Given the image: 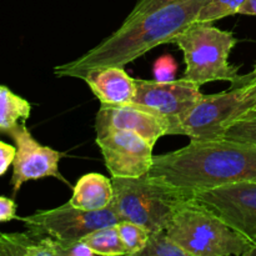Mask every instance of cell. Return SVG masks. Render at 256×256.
Returning <instances> with one entry per match:
<instances>
[{
    "instance_id": "8fae6325",
    "label": "cell",
    "mask_w": 256,
    "mask_h": 256,
    "mask_svg": "<svg viewBox=\"0 0 256 256\" xmlns=\"http://www.w3.org/2000/svg\"><path fill=\"white\" fill-rule=\"evenodd\" d=\"M16 146L12 162V194L16 195L22 185L29 180H39L44 178H55L68 184L59 170V162L64 152H56L49 146L42 145L34 139L25 124L20 125L9 135Z\"/></svg>"
},
{
    "instance_id": "d6986e66",
    "label": "cell",
    "mask_w": 256,
    "mask_h": 256,
    "mask_svg": "<svg viewBox=\"0 0 256 256\" xmlns=\"http://www.w3.org/2000/svg\"><path fill=\"white\" fill-rule=\"evenodd\" d=\"M222 138L256 145V109L232 122L224 130Z\"/></svg>"
},
{
    "instance_id": "4316f807",
    "label": "cell",
    "mask_w": 256,
    "mask_h": 256,
    "mask_svg": "<svg viewBox=\"0 0 256 256\" xmlns=\"http://www.w3.org/2000/svg\"><path fill=\"white\" fill-rule=\"evenodd\" d=\"M238 14L256 16V0H245Z\"/></svg>"
},
{
    "instance_id": "603a6c76",
    "label": "cell",
    "mask_w": 256,
    "mask_h": 256,
    "mask_svg": "<svg viewBox=\"0 0 256 256\" xmlns=\"http://www.w3.org/2000/svg\"><path fill=\"white\" fill-rule=\"evenodd\" d=\"M178 64L172 55H162L159 59L155 60L152 72H154L155 80L158 82H170L175 79Z\"/></svg>"
},
{
    "instance_id": "5bb4252c",
    "label": "cell",
    "mask_w": 256,
    "mask_h": 256,
    "mask_svg": "<svg viewBox=\"0 0 256 256\" xmlns=\"http://www.w3.org/2000/svg\"><path fill=\"white\" fill-rule=\"evenodd\" d=\"M114 198V186L109 178L89 172L80 178L72 188L69 200L72 206L85 212H96L109 206Z\"/></svg>"
},
{
    "instance_id": "d4e9b609",
    "label": "cell",
    "mask_w": 256,
    "mask_h": 256,
    "mask_svg": "<svg viewBox=\"0 0 256 256\" xmlns=\"http://www.w3.org/2000/svg\"><path fill=\"white\" fill-rule=\"evenodd\" d=\"M15 154H16V146L0 142V176L8 172L10 165H12Z\"/></svg>"
},
{
    "instance_id": "f1b7e54d",
    "label": "cell",
    "mask_w": 256,
    "mask_h": 256,
    "mask_svg": "<svg viewBox=\"0 0 256 256\" xmlns=\"http://www.w3.org/2000/svg\"><path fill=\"white\" fill-rule=\"evenodd\" d=\"M245 76H246V79H256V64H255V66H254V70H252V72H250V74L245 75Z\"/></svg>"
},
{
    "instance_id": "2e32d148",
    "label": "cell",
    "mask_w": 256,
    "mask_h": 256,
    "mask_svg": "<svg viewBox=\"0 0 256 256\" xmlns=\"http://www.w3.org/2000/svg\"><path fill=\"white\" fill-rule=\"evenodd\" d=\"M30 112L32 105L28 100L0 85V132L10 135L20 125L25 124Z\"/></svg>"
},
{
    "instance_id": "44dd1931",
    "label": "cell",
    "mask_w": 256,
    "mask_h": 256,
    "mask_svg": "<svg viewBox=\"0 0 256 256\" xmlns=\"http://www.w3.org/2000/svg\"><path fill=\"white\" fill-rule=\"evenodd\" d=\"M245 0H209L199 12L196 22H214L236 15Z\"/></svg>"
},
{
    "instance_id": "5b68a950",
    "label": "cell",
    "mask_w": 256,
    "mask_h": 256,
    "mask_svg": "<svg viewBox=\"0 0 256 256\" xmlns=\"http://www.w3.org/2000/svg\"><path fill=\"white\" fill-rule=\"evenodd\" d=\"M114 198L112 205L120 220L132 222L149 232L165 230L182 200L188 199L172 188L139 178H112Z\"/></svg>"
},
{
    "instance_id": "6da1fadb",
    "label": "cell",
    "mask_w": 256,
    "mask_h": 256,
    "mask_svg": "<svg viewBox=\"0 0 256 256\" xmlns=\"http://www.w3.org/2000/svg\"><path fill=\"white\" fill-rule=\"evenodd\" d=\"M152 180L184 196L240 182L256 180V145L228 139L194 140L182 149L154 156Z\"/></svg>"
},
{
    "instance_id": "30bf717a",
    "label": "cell",
    "mask_w": 256,
    "mask_h": 256,
    "mask_svg": "<svg viewBox=\"0 0 256 256\" xmlns=\"http://www.w3.org/2000/svg\"><path fill=\"white\" fill-rule=\"evenodd\" d=\"M135 80L136 94L132 102L168 118L172 122V128L204 96L199 85L185 78L170 82Z\"/></svg>"
},
{
    "instance_id": "3957f363",
    "label": "cell",
    "mask_w": 256,
    "mask_h": 256,
    "mask_svg": "<svg viewBox=\"0 0 256 256\" xmlns=\"http://www.w3.org/2000/svg\"><path fill=\"white\" fill-rule=\"evenodd\" d=\"M189 256H248L252 242L192 198L182 200L166 228Z\"/></svg>"
},
{
    "instance_id": "9c48e42d",
    "label": "cell",
    "mask_w": 256,
    "mask_h": 256,
    "mask_svg": "<svg viewBox=\"0 0 256 256\" xmlns=\"http://www.w3.org/2000/svg\"><path fill=\"white\" fill-rule=\"evenodd\" d=\"M252 242L256 239V180L240 182L192 195Z\"/></svg>"
},
{
    "instance_id": "ac0fdd59",
    "label": "cell",
    "mask_w": 256,
    "mask_h": 256,
    "mask_svg": "<svg viewBox=\"0 0 256 256\" xmlns=\"http://www.w3.org/2000/svg\"><path fill=\"white\" fill-rule=\"evenodd\" d=\"M138 256H189L168 234L166 229L150 232L144 249Z\"/></svg>"
},
{
    "instance_id": "ba28073f",
    "label": "cell",
    "mask_w": 256,
    "mask_h": 256,
    "mask_svg": "<svg viewBox=\"0 0 256 256\" xmlns=\"http://www.w3.org/2000/svg\"><path fill=\"white\" fill-rule=\"evenodd\" d=\"M96 144L112 178H139L152 169L154 144L136 132L105 130L96 134Z\"/></svg>"
},
{
    "instance_id": "ffe728a7",
    "label": "cell",
    "mask_w": 256,
    "mask_h": 256,
    "mask_svg": "<svg viewBox=\"0 0 256 256\" xmlns=\"http://www.w3.org/2000/svg\"><path fill=\"white\" fill-rule=\"evenodd\" d=\"M116 225L125 249H126V255L139 254L146 245L150 232L145 228L135 222H125V220L118 222Z\"/></svg>"
},
{
    "instance_id": "e0dca14e",
    "label": "cell",
    "mask_w": 256,
    "mask_h": 256,
    "mask_svg": "<svg viewBox=\"0 0 256 256\" xmlns=\"http://www.w3.org/2000/svg\"><path fill=\"white\" fill-rule=\"evenodd\" d=\"M82 240L96 255H126V249H125L116 224L94 230V232H89L86 236L82 238Z\"/></svg>"
},
{
    "instance_id": "8992f818",
    "label": "cell",
    "mask_w": 256,
    "mask_h": 256,
    "mask_svg": "<svg viewBox=\"0 0 256 256\" xmlns=\"http://www.w3.org/2000/svg\"><path fill=\"white\" fill-rule=\"evenodd\" d=\"M256 109V79L242 75L238 85L214 95H204L179 122L170 135H185L194 140L220 139L235 120Z\"/></svg>"
},
{
    "instance_id": "83f0119b",
    "label": "cell",
    "mask_w": 256,
    "mask_h": 256,
    "mask_svg": "<svg viewBox=\"0 0 256 256\" xmlns=\"http://www.w3.org/2000/svg\"><path fill=\"white\" fill-rule=\"evenodd\" d=\"M248 256H256V239L252 242V248L249 252V254H248Z\"/></svg>"
},
{
    "instance_id": "484cf974",
    "label": "cell",
    "mask_w": 256,
    "mask_h": 256,
    "mask_svg": "<svg viewBox=\"0 0 256 256\" xmlns=\"http://www.w3.org/2000/svg\"><path fill=\"white\" fill-rule=\"evenodd\" d=\"M16 216V204L12 199L0 196V222H12L18 219Z\"/></svg>"
},
{
    "instance_id": "7c38bea8",
    "label": "cell",
    "mask_w": 256,
    "mask_h": 256,
    "mask_svg": "<svg viewBox=\"0 0 256 256\" xmlns=\"http://www.w3.org/2000/svg\"><path fill=\"white\" fill-rule=\"evenodd\" d=\"M172 122L168 118L132 102L122 105L102 104L96 118V134L109 129H122L136 132L155 145L160 138L169 135Z\"/></svg>"
},
{
    "instance_id": "277c9868",
    "label": "cell",
    "mask_w": 256,
    "mask_h": 256,
    "mask_svg": "<svg viewBox=\"0 0 256 256\" xmlns=\"http://www.w3.org/2000/svg\"><path fill=\"white\" fill-rule=\"evenodd\" d=\"M172 42L184 54L185 79L199 86L218 80L234 85L242 80L239 68L229 62L232 50L238 44L232 32L219 29L212 22L195 20Z\"/></svg>"
},
{
    "instance_id": "7a4b0ae2",
    "label": "cell",
    "mask_w": 256,
    "mask_h": 256,
    "mask_svg": "<svg viewBox=\"0 0 256 256\" xmlns=\"http://www.w3.org/2000/svg\"><path fill=\"white\" fill-rule=\"evenodd\" d=\"M208 2L182 0L125 20L116 32L82 56L55 66V75L82 79L88 70L95 68L110 65L124 68L155 46L174 42L198 19L199 12Z\"/></svg>"
},
{
    "instance_id": "4fadbf2b",
    "label": "cell",
    "mask_w": 256,
    "mask_h": 256,
    "mask_svg": "<svg viewBox=\"0 0 256 256\" xmlns=\"http://www.w3.org/2000/svg\"><path fill=\"white\" fill-rule=\"evenodd\" d=\"M82 80L88 84L100 104H132L136 94V80L132 79L122 66L110 65L90 69Z\"/></svg>"
},
{
    "instance_id": "7402d4cb",
    "label": "cell",
    "mask_w": 256,
    "mask_h": 256,
    "mask_svg": "<svg viewBox=\"0 0 256 256\" xmlns=\"http://www.w3.org/2000/svg\"><path fill=\"white\" fill-rule=\"evenodd\" d=\"M52 239L54 256H95L94 252L82 240Z\"/></svg>"
},
{
    "instance_id": "52a82bcc",
    "label": "cell",
    "mask_w": 256,
    "mask_h": 256,
    "mask_svg": "<svg viewBox=\"0 0 256 256\" xmlns=\"http://www.w3.org/2000/svg\"><path fill=\"white\" fill-rule=\"evenodd\" d=\"M18 220L24 222L26 230L35 235L56 240H82L94 230L122 222L112 204L102 210L85 212L70 202L55 209L39 210Z\"/></svg>"
},
{
    "instance_id": "9a60e30c",
    "label": "cell",
    "mask_w": 256,
    "mask_h": 256,
    "mask_svg": "<svg viewBox=\"0 0 256 256\" xmlns=\"http://www.w3.org/2000/svg\"><path fill=\"white\" fill-rule=\"evenodd\" d=\"M0 256H54L52 239L34 232H0Z\"/></svg>"
},
{
    "instance_id": "cb8c5ba5",
    "label": "cell",
    "mask_w": 256,
    "mask_h": 256,
    "mask_svg": "<svg viewBox=\"0 0 256 256\" xmlns=\"http://www.w3.org/2000/svg\"><path fill=\"white\" fill-rule=\"evenodd\" d=\"M182 2V0H139L136 2V5L134 6V9L132 10V12L128 15L125 20H130L135 16H139V15L154 12V10L159 9V8L165 6L168 4H172V2Z\"/></svg>"
}]
</instances>
